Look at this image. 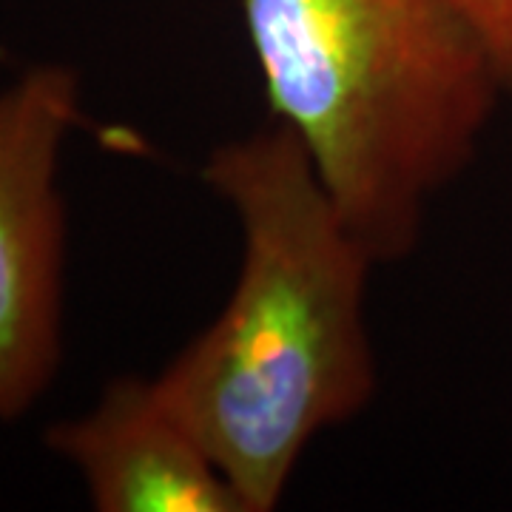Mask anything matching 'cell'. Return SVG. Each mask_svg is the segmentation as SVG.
Listing matches in <instances>:
<instances>
[{"instance_id":"obj_1","label":"cell","mask_w":512,"mask_h":512,"mask_svg":"<svg viewBox=\"0 0 512 512\" xmlns=\"http://www.w3.org/2000/svg\"><path fill=\"white\" fill-rule=\"evenodd\" d=\"M202 183L234 211L242 262L225 308L154 387L245 510L271 512L311 441L365 413L379 390L367 288L382 262L276 120L214 148Z\"/></svg>"},{"instance_id":"obj_2","label":"cell","mask_w":512,"mask_h":512,"mask_svg":"<svg viewBox=\"0 0 512 512\" xmlns=\"http://www.w3.org/2000/svg\"><path fill=\"white\" fill-rule=\"evenodd\" d=\"M276 123L379 262L476 160L504 97L450 0H242Z\"/></svg>"},{"instance_id":"obj_3","label":"cell","mask_w":512,"mask_h":512,"mask_svg":"<svg viewBox=\"0 0 512 512\" xmlns=\"http://www.w3.org/2000/svg\"><path fill=\"white\" fill-rule=\"evenodd\" d=\"M80 120V77L32 66L0 92V419H18L60 365L66 211L60 148Z\"/></svg>"},{"instance_id":"obj_4","label":"cell","mask_w":512,"mask_h":512,"mask_svg":"<svg viewBox=\"0 0 512 512\" xmlns=\"http://www.w3.org/2000/svg\"><path fill=\"white\" fill-rule=\"evenodd\" d=\"M46 444L77 467L94 510L248 512L154 379L111 382L86 416L49 427Z\"/></svg>"},{"instance_id":"obj_5","label":"cell","mask_w":512,"mask_h":512,"mask_svg":"<svg viewBox=\"0 0 512 512\" xmlns=\"http://www.w3.org/2000/svg\"><path fill=\"white\" fill-rule=\"evenodd\" d=\"M501 94H512V0H450Z\"/></svg>"}]
</instances>
